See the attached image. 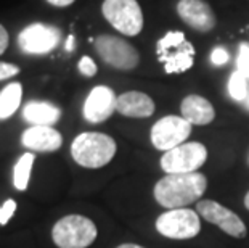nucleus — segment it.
I'll use <instances>...</instances> for the list:
<instances>
[{"label": "nucleus", "instance_id": "1", "mask_svg": "<svg viewBox=\"0 0 249 248\" xmlns=\"http://www.w3.org/2000/svg\"><path fill=\"white\" fill-rule=\"evenodd\" d=\"M208 189V179L201 172L166 174L155 186V198L164 208H187L198 202Z\"/></svg>", "mask_w": 249, "mask_h": 248}, {"label": "nucleus", "instance_id": "2", "mask_svg": "<svg viewBox=\"0 0 249 248\" xmlns=\"http://www.w3.org/2000/svg\"><path fill=\"white\" fill-rule=\"evenodd\" d=\"M116 150L118 147L113 137L102 133H82L71 144L72 160L89 170L107 166L114 158Z\"/></svg>", "mask_w": 249, "mask_h": 248}, {"label": "nucleus", "instance_id": "3", "mask_svg": "<svg viewBox=\"0 0 249 248\" xmlns=\"http://www.w3.org/2000/svg\"><path fill=\"white\" fill-rule=\"evenodd\" d=\"M156 55L164 65L167 75H180L192 70L195 61V47L180 31H169L158 40Z\"/></svg>", "mask_w": 249, "mask_h": 248}, {"label": "nucleus", "instance_id": "4", "mask_svg": "<svg viewBox=\"0 0 249 248\" xmlns=\"http://www.w3.org/2000/svg\"><path fill=\"white\" fill-rule=\"evenodd\" d=\"M98 229L82 214H68L52 229V240L58 248H87L97 240Z\"/></svg>", "mask_w": 249, "mask_h": 248}, {"label": "nucleus", "instance_id": "5", "mask_svg": "<svg viewBox=\"0 0 249 248\" xmlns=\"http://www.w3.org/2000/svg\"><path fill=\"white\" fill-rule=\"evenodd\" d=\"M105 19L124 36H137L143 29V13L137 0H105L102 5Z\"/></svg>", "mask_w": 249, "mask_h": 248}, {"label": "nucleus", "instance_id": "6", "mask_svg": "<svg viewBox=\"0 0 249 248\" xmlns=\"http://www.w3.org/2000/svg\"><path fill=\"white\" fill-rule=\"evenodd\" d=\"M98 57L107 65L121 71H130L140 63L139 50L127 40L116 36L102 34L93 40Z\"/></svg>", "mask_w": 249, "mask_h": 248}, {"label": "nucleus", "instance_id": "7", "mask_svg": "<svg viewBox=\"0 0 249 248\" xmlns=\"http://www.w3.org/2000/svg\"><path fill=\"white\" fill-rule=\"evenodd\" d=\"M156 230L174 240H188L199 234L201 221L195 210H169L156 219Z\"/></svg>", "mask_w": 249, "mask_h": 248}, {"label": "nucleus", "instance_id": "8", "mask_svg": "<svg viewBox=\"0 0 249 248\" xmlns=\"http://www.w3.org/2000/svg\"><path fill=\"white\" fill-rule=\"evenodd\" d=\"M208 160V149L199 142L185 144L169 150L161 158V168L167 174L196 172Z\"/></svg>", "mask_w": 249, "mask_h": 248}, {"label": "nucleus", "instance_id": "9", "mask_svg": "<svg viewBox=\"0 0 249 248\" xmlns=\"http://www.w3.org/2000/svg\"><path fill=\"white\" fill-rule=\"evenodd\" d=\"M190 134H192V124L187 119L182 118V116L169 114L156 121L155 126L151 128L150 137L155 149L169 152L185 144Z\"/></svg>", "mask_w": 249, "mask_h": 248}, {"label": "nucleus", "instance_id": "10", "mask_svg": "<svg viewBox=\"0 0 249 248\" xmlns=\"http://www.w3.org/2000/svg\"><path fill=\"white\" fill-rule=\"evenodd\" d=\"M61 33L55 26L34 23L21 31L18 36V47L28 55H47L60 44Z\"/></svg>", "mask_w": 249, "mask_h": 248}, {"label": "nucleus", "instance_id": "11", "mask_svg": "<svg viewBox=\"0 0 249 248\" xmlns=\"http://www.w3.org/2000/svg\"><path fill=\"white\" fill-rule=\"evenodd\" d=\"M198 214L201 218H204L208 223L217 226L222 229L225 234L235 239H245L248 234L246 224L243 223V219L236 213H233L224 205L214 202V200H201L198 202Z\"/></svg>", "mask_w": 249, "mask_h": 248}, {"label": "nucleus", "instance_id": "12", "mask_svg": "<svg viewBox=\"0 0 249 248\" xmlns=\"http://www.w3.org/2000/svg\"><path fill=\"white\" fill-rule=\"evenodd\" d=\"M116 105H118V97L113 89L107 86H97L87 95L82 114L89 123L98 124L113 116L116 112Z\"/></svg>", "mask_w": 249, "mask_h": 248}, {"label": "nucleus", "instance_id": "13", "mask_svg": "<svg viewBox=\"0 0 249 248\" xmlns=\"http://www.w3.org/2000/svg\"><path fill=\"white\" fill-rule=\"evenodd\" d=\"M177 13L185 24L199 33H209L215 26V15L203 0H178Z\"/></svg>", "mask_w": 249, "mask_h": 248}, {"label": "nucleus", "instance_id": "14", "mask_svg": "<svg viewBox=\"0 0 249 248\" xmlns=\"http://www.w3.org/2000/svg\"><path fill=\"white\" fill-rule=\"evenodd\" d=\"M21 144L31 152L52 153L61 149L63 135L53 126H31L21 135Z\"/></svg>", "mask_w": 249, "mask_h": 248}, {"label": "nucleus", "instance_id": "15", "mask_svg": "<svg viewBox=\"0 0 249 248\" xmlns=\"http://www.w3.org/2000/svg\"><path fill=\"white\" fill-rule=\"evenodd\" d=\"M155 110L156 107L153 98L137 91L121 94L118 97V105H116V112L127 118H150Z\"/></svg>", "mask_w": 249, "mask_h": 248}, {"label": "nucleus", "instance_id": "16", "mask_svg": "<svg viewBox=\"0 0 249 248\" xmlns=\"http://www.w3.org/2000/svg\"><path fill=\"white\" fill-rule=\"evenodd\" d=\"M180 112H182V118L187 119L192 126H206L213 123L215 118L213 103L204 97L196 95V94H192V95L185 97L182 100Z\"/></svg>", "mask_w": 249, "mask_h": 248}, {"label": "nucleus", "instance_id": "17", "mask_svg": "<svg viewBox=\"0 0 249 248\" xmlns=\"http://www.w3.org/2000/svg\"><path fill=\"white\" fill-rule=\"evenodd\" d=\"M61 118V110L50 102L31 100L23 108V119L31 126H53Z\"/></svg>", "mask_w": 249, "mask_h": 248}, {"label": "nucleus", "instance_id": "18", "mask_svg": "<svg viewBox=\"0 0 249 248\" xmlns=\"http://www.w3.org/2000/svg\"><path fill=\"white\" fill-rule=\"evenodd\" d=\"M23 98V86L19 82H10L0 91V121L8 119L17 113Z\"/></svg>", "mask_w": 249, "mask_h": 248}, {"label": "nucleus", "instance_id": "19", "mask_svg": "<svg viewBox=\"0 0 249 248\" xmlns=\"http://www.w3.org/2000/svg\"><path fill=\"white\" fill-rule=\"evenodd\" d=\"M34 153H24L21 155V158L18 160V163L15 165V172H13V182L15 187L18 191L24 192L29 186V179H31V171H33V165H34Z\"/></svg>", "mask_w": 249, "mask_h": 248}, {"label": "nucleus", "instance_id": "20", "mask_svg": "<svg viewBox=\"0 0 249 248\" xmlns=\"http://www.w3.org/2000/svg\"><path fill=\"white\" fill-rule=\"evenodd\" d=\"M249 79L240 71H233L229 79V94L236 102H246L249 94Z\"/></svg>", "mask_w": 249, "mask_h": 248}, {"label": "nucleus", "instance_id": "21", "mask_svg": "<svg viewBox=\"0 0 249 248\" xmlns=\"http://www.w3.org/2000/svg\"><path fill=\"white\" fill-rule=\"evenodd\" d=\"M236 70L249 79V44H241L236 58Z\"/></svg>", "mask_w": 249, "mask_h": 248}, {"label": "nucleus", "instance_id": "22", "mask_svg": "<svg viewBox=\"0 0 249 248\" xmlns=\"http://www.w3.org/2000/svg\"><path fill=\"white\" fill-rule=\"evenodd\" d=\"M17 211V202L12 198H8L2 207H0V226L8 224V221L12 219V216Z\"/></svg>", "mask_w": 249, "mask_h": 248}, {"label": "nucleus", "instance_id": "23", "mask_svg": "<svg viewBox=\"0 0 249 248\" xmlns=\"http://www.w3.org/2000/svg\"><path fill=\"white\" fill-rule=\"evenodd\" d=\"M77 68H79V71H81V75H84L86 77H92L97 75V71H98L97 65H95V61L90 57H82L81 60H79Z\"/></svg>", "mask_w": 249, "mask_h": 248}, {"label": "nucleus", "instance_id": "24", "mask_svg": "<svg viewBox=\"0 0 249 248\" xmlns=\"http://www.w3.org/2000/svg\"><path fill=\"white\" fill-rule=\"evenodd\" d=\"M229 52H227L224 47H215V49L213 50V54H211V61H213V65L215 66H222L225 65L227 61H229Z\"/></svg>", "mask_w": 249, "mask_h": 248}, {"label": "nucleus", "instance_id": "25", "mask_svg": "<svg viewBox=\"0 0 249 248\" xmlns=\"http://www.w3.org/2000/svg\"><path fill=\"white\" fill-rule=\"evenodd\" d=\"M18 73H19V68L17 65H13V63L0 61V81H5V79L17 76Z\"/></svg>", "mask_w": 249, "mask_h": 248}, {"label": "nucleus", "instance_id": "26", "mask_svg": "<svg viewBox=\"0 0 249 248\" xmlns=\"http://www.w3.org/2000/svg\"><path fill=\"white\" fill-rule=\"evenodd\" d=\"M8 49V33L7 29L0 24V55Z\"/></svg>", "mask_w": 249, "mask_h": 248}, {"label": "nucleus", "instance_id": "27", "mask_svg": "<svg viewBox=\"0 0 249 248\" xmlns=\"http://www.w3.org/2000/svg\"><path fill=\"white\" fill-rule=\"evenodd\" d=\"M50 5H53V7H60V8H63V7H70V5H72L76 0H47Z\"/></svg>", "mask_w": 249, "mask_h": 248}, {"label": "nucleus", "instance_id": "28", "mask_svg": "<svg viewBox=\"0 0 249 248\" xmlns=\"http://www.w3.org/2000/svg\"><path fill=\"white\" fill-rule=\"evenodd\" d=\"M66 50L68 52L74 50V36H70V38L66 39Z\"/></svg>", "mask_w": 249, "mask_h": 248}, {"label": "nucleus", "instance_id": "29", "mask_svg": "<svg viewBox=\"0 0 249 248\" xmlns=\"http://www.w3.org/2000/svg\"><path fill=\"white\" fill-rule=\"evenodd\" d=\"M116 248H145V247L137 245V244H123V245H119V247H116Z\"/></svg>", "mask_w": 249, "mask_h": 248}, {"label": "nucleus", "instance_id": "30", "mask_svg": "<svg viewBox=\"0 0 249 248\" xmlns=\"http://www.w3.org/2000/svg\"><path fill=\"white\" fill-rule=\"evenodd\" d=\"M245 207L249 210V192L246 193V197H245Z\"/></svg>", "mask_w": 249, "mask_h": 248}, {"label": "nucleus", "instance_id": "31", "mask_svg": "<svg viewBox=\"0 0 249 248\" xmlns=\"http://www.w3.org/2000/svg\"><path fill=\"white\" fill-rule=\"evenodd\" d=\"M245 103H246V108L249 110V94H248V98H246V102H245Z\"/></svg>", "mask_w": 249, "mask_h": 248}]
</instances>
